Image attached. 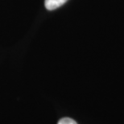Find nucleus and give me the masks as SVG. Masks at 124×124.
<instances>
[{
	"label": "nucleus",
	"mask_w": 124,
	"mask_h": 124,
	"mask_svg": "<svg viewBox=\"0 0 124 124\" xmlns=\"http://www.w3.org/2000/svg\"><path fill=\"white\" fill-rule=\"evenodd\" d=\"M68 1V0H45L44 4H45V7L49 11H53L58 7L62 6L64 3Z\"/></svg>",
	"instance_id": "obj_1"
},
{
	"label": "nucleus",
	"mask_w": 124,
	"mask_h": 124,
	"mask_svg": "<svg viewBox=\"0 0 124 124\" xmlns=\"http://www.w3.org/2000/svg\"><path fill=\"white\" fill-rule=\"evenodd\" d=\"M57 124H78L76 121L70 118H63L59 120Z\"/></svg>",
	"instance_id": "obj_2"
}]
</instances>
